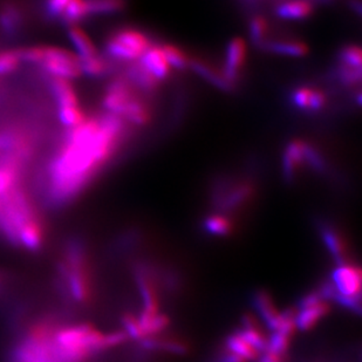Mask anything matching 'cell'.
Returning a JSON list of instances; mask_svg holds the SVG:
<instances>
[{
  "mask_svg": "<svg viewBox=\"0 0 362 362\" xmlns=\"http://www.w3.org/2000/svg\"><path fill=\"white\" fill-rule=\"evenodd\" d=\"M247 46L245 40L240 37L230 40L226 46V60L223 67V76L236 88L240 82L242 69L245 65Z\"/></svg>",
  "mask_w": 362,
  "mask_h": 362,
  "instance_id": "30bf717a",
  "label": "cell"
},
{
  "mask_svg": "<svg viewBox=\"0 0 362 362\" xmlns=\"http://www.w3.org/2000/svg\"><path fill=\"white\" fill-rule=\"evenodd\" d=\"M122 325L124 328V333L128 335V338L135 339L137 341L144 340V332L141 329L140 322L136 315L134 313H124L122 315Z\"/></svg>",
  "mask_w": 362,
  "mask_h": 362,
  "instance_id": "74e56055",
  "label": "cell"
},
{
  "mask_svg": "<svg viewBox=\"0 0 362 362\" xmlns=\"http://www.w3.org/2000/svg\"><path fill=\"white\" fill-rule=\"evenodd\" d=\"M161 47L171 69H180V71L189 69L190 57L182 48L173 44H163L161 45Z\"/></svg>",
  "mask_w": 362,
  "mask_h": 362,
  "instance_id": "836d02e7",
  "label": "cell"
},
{
  "mask_svg": "<svg viewBox=\"0 0 362 362\" xmlns=\"http://www.w3.org/2000/svg\"><path fill=\"white\" fill-rule=\"evenodd\" d=\"M270 37V24L263 16H255L250 21V39L256 47L260 46Z\"/></svg>",
  "mask_w": 362,
  "mask_h": 362,
  "instance_id": "4dcf8cb0",
  "label": "cell"
},
{
  "mask_svg": "<svg viewBox=\"0 0 362 362\" xmlns=\"http://www.w3.org/2000/svg\"><path fill=\"white\" fill-rule=\"evenodd\" d=\"M25 26L24 11L13 1H6L0 8V30L7 38H16Z\"/></svg>",
  "mask_w": 362,
  "mask_h": 362,
  "instance_id": "2e32d148",
  "label": "cell"
},
{
  "mask_svg": "<svg viewBox=\"0 0 362 362\" xmlns=\"http://www.w3.org/2000/svg\"><path fill=\"white\" fill-rule=\"evenodd\" d=\"M48 83H49V89H51L53 99L58 105V110L59 108H67V107L80 106L78 94L69 80L51 78Z\"/></svg>",
  "mask_w": 362,
  "mask_h": 362,
  "instance_id": "cb8c5ba5",
  "label": "cell"
},
{
  "mask_svg": "<svg viewBox=\"0 0 362 362\" xmlns=\"http://www.w3.org/2000/svg\"><path fill=\"white\" fill-rule=\"evenodd\" d=\"M224 346L231 352L236 353L237 356H242L243 359H245L247 362L256 361L260 354L250 345L249 342L245 341L237 331L233 332L231 334L226 337Z\"/></svg>",
  "mask_w": 362,
  "mask_h": 362,
  "instance_id": "83f0119b",
  "label": "cell"
},
{
  "mask_svg": "<svg viewBox=\"0 0 362 362\" xmlns=\"http://www.w3.org/2000/svg\"><path fill=\"white\" fill-rule=\"evenodd\" d=\"M137 318L140 322L141 329L144 332V339L148 337L162 334L170 324L169 317L162 312H158V313L141 312V315Z\"/></svg>",
  "mask_w": 362,
  "mask_h": 362,
  "instance_id": "484cf974",
  "label": "cell"
},
{
  "mask_svg": "<svg viewBox=\"0 0 362 362\" xmlns=\"http://www.w3.org/2000/svg\"><path fill=\"white\" fill-rule=\"evenodd\" d=\"M290 103L296 110L315 113L324 110L327 103V95L322 89L299 86L290 93Z\"/></svg>",
  "mask_w": 362,
  "mask_h": 362,
  "instance_id": "7c38bea8",
  "label": "cell"
},
{
  "mask_svg": "<svg viewBox=\"0 0 362 362\" xmlns=\"http://www.w3.org/2000/svg\"><path fill=\"white\" fill-rule=\"evenodd\" d=\"M189 69H192L197 76H201L202 79L209 82L216 88L221 89L223 92L231 93L236 89L226 79V76H223L222 71L215 69L203 59L190 58Z\"/></svg>",
  "mask_w": 362,
  "mask_h": 362,
  "instance_id": "d6986e66",
  "label": "cell"
},
{
  "mask_svg": "<svg viewBox=\"0 0 362 362\" xmlns=\"http://www.w3.org/2000/svg\"><path fill=\"white\" fill-rule=\"evenodd\" d=\"M313 12L315 5L308 0H283L276 7V16L284 21H303Z\"/></svg>",
  "mask_w": 362,
  "mask_h": 362,
  "instance_id": "7402d4cb",
  "label": "cell"
},
{
  "mask_svg": "<svg viewBox=\"0 0 362 362\" xmlns=\"http://www.w3.org/2000/svg\"><path fill=\"white\" fill-rule=\"evenodd\" d=\"M337 62L349 66L353 69H361V48L356 45H346L339 51L338 55H337Z\"/></svg>",
  "mask_w": 362,
  "mask_h": 362,
  "instance_id": "d590c367",
  "label": "cell"
},
{
  "mask_svg": "<svg viewBox=\"0 0 362 362\" xmlns=\"http://www.w3.org/2000/svg\"><path fill=\"white\" fill-rule=\"evenodd\" d=\"M305 141L300 139L291 140L284 149L281 158V173L287 183H292L297 177L300 168L304 165Z\"/></svg>",
  "mask_w": 362,
  "mask_h": 362,
  "instance_id": "5bb4252c",
  "label": "cell"
},
{
  "mask_svg": "<svg viewBox=\"0 0 362 362\" xmlns=\"http://www.w3.org/2000/svg\"><path fill=\"white\" fill-rule=\"evenodd\" d=\"M287 356H281L278 353L272 352L270 349H265L264 352L260 353L256 362H286Z\"/></svg>",
  "mask_w": 362,
  "mask_h": 362,
  "instance_id": "b9f144b4",
  "label": "cell"
},
{
  "mask_svg": "<svg viewBox=\"0 0 362 362\" xmlns=\"http://www.w3.org/2000/svg\"><path fill=\"white\" fill-rule=\"evenodd\" d=\"M67 33H69V40L74 45L79 58H86V57H92V55L99 54L100 52L96 48L95 44L93 42L92 39L86 33L79 25H69L67 26Z\"/></svg>",
  "mask_w": 362,
  "mask_h": 362,
  "instance_id": "4316f807",
  "label": "cell"
},
{
  "mask_svg": "<svg viewBox=\"0 0 362 362\" xmlns=\"http://www.w3.org/2000/svg\"><path fill=\"white\" fill-rule=\"evenodd\" d=\"M351 6H352L353 10L356 11V13L361 14V1L360 0H352V4H351Z\"/></svg>",
  "mask_w": 362,
  "mask_h": 362,
  "instance_id": "7bdbcfd3",
  "label": "cell"
},
{
  "mask_svg": "<svg viewBox=\"0 0 362 362\" xmlns=\"http://www.w3.org/2000/svg\"><path fill=\"white\" fill-rule=\"evenodd\" d=\"M80 67L82 74H86L90 78H103L108 76L113 71L112 60L107 58L106 55L96 54L86 58H79Z\"/></svg>",
  "mask_w": 362,
  "mask_h": 362,
  "instance_id": "d4e9b609",
  "label": "cell"
},
{
  "mask_svg": "<svg viewBox=\"0 0 362 362\" xmlns=\"http://www.w3.org/2000/svg\"><path fill=\"white\" fill-rule=\"evenodd\" d=\"M236 226L231 216L212 212L202 221V231L212 237H229L235 233Z\"/></svg>",
  "mask_w": 362,
  "mask_h": 362,
  "instance_id": "603a6c76",
  "label": "cell"
},
{
  "mask_svg": "<svg viewBox=\"0 0 362 362\" xmlns=\"http://www.w3.org/2000/svg\"><path fill=\"white\" fill-rule=\"evenodd\" d=\"M72 0H44L45 17L51 21L62 19L66 7Z\"/></svg>",
  "mask_w": 362,
  "mask_h": 362,
  "instance_id": "f35d334b",
  "label": "cell"
},
{
  "mask_svg": "<svg viewBox=\"0 0 362 362\" xmlns=\"http://www.w3.org/2000/svg\"><path fill=\"white\" fill-rule=\"evenodd\" d=\"M59 281L62 293L76 304L88 303L92 298V277L88 253L79 240L67 243L59 264Z\"/></svg>",
  "mask_w": 362,
  "mask_h": 362,
  "instance_id": "7a4b0ae2",
  "label": "cell"
},
{
  "mask_svg": "<svg viewBox=\"0 0 362 362\" xmlns=\"http://www.w3.org/2000/svg\"><path fill=\"white\" fill-rule=\"evenodd\" d=\"M139 60L158 81H163L170 76L171 67L162 51L161 45H151Z\"/></svg>",
  "mask_w": 362,
  "mask_h": 362,
  "instance_id": "ffe728a7",
  "label": "cell"
},
{
  "mask_svg": "<svg viewBox=\"0 0 362 362\" xmlns=\"http://www.w3.org/2000/svg\"><path fill=\"white\" fill-rule=\"evenodd\" d=\"M361 269L353 263L335 265L329 281L338 293L347 297H361Z\"/></svg>",
  "mask_w": 362,
  "mask_h": 362,
  "instance_id": "9c48e42d",
  "label": "cell"
},
{
  "mask_svg": "<svg viewBox=\"0 0 362 362\" xmlns=\"http://www.w3.org/2000/svg\"><path fill=\"white\" fill-rule=\"evenodd\" d=\"M18 51H19L21 62H28L31 65H40V62L44 58V46L21 48Z\"/></svg>",
  "mask_w": 362,
  "mask_h": 362,
  "instance_id": "ab89813d",
  "label": "cell"
},
{
  "mask_svg": "<svg viewBox=\"0 0 362 362\" xmlns=\"http://www.w3.org/2000/svg\"><path fill=\"white\" fill-rule=\"evenodd\" d=\"M304 165L310 168L317 174L325 175L328 173V163L322 151L317 149L313 144L305 141Z\"/></svg>",
  "mask_w": 362,
  "mask_h": 362,
  "instance_id": "f1b7e54d",
  "label": "cell"
},
{
  "mask_svg": "<svg viewBox=\"0 0 362 362\" xmlns=\"http://www.w3.org/2000/svg\"><path fill=\"white\" fill-rule=\"evenodd\" d=\"M39 66L51 78L72 80L82 74L79 57L55 46H44V58Z\"/></svg>",
  "mask_w": 362,
  "mask_h": 362,
  "instance_id": "8992f818",
  "label": "cell"
},
{
  "mask_svg": "<svg viewBox=\"0 0 362 362\" xmlns=\"http://www.w3.org/2000/svg\"><path fill=\"white\" fill-rule=\"evenodd\" d=\"M21 62V55L18 49L0 52V76H6L16 72Z\"/></svg>",
  "mask_w": 362,
  "mask_h": 362,
  "instance_id": "8d00e7d4",
  "label": "cell"
},
{
  "mask_svg": "<svg viewBox=\"0 0 362 362\" xmlns=\"http://www.w3.org/2000/svg\"><path fill=\"white\" fill-rule=\"evenodd\" d=\"M153 42L146 33L133 28H119L105 42L107 58L114 62H136Z\"/></svg>",
  "mask_w": 362,
  "mask_h": 362,
  "instance_id": "5b68a950",
  "label": "cell"
},
{
  "mask_svg": "<svg viewBox=\"0 0 362 362\" xmlns=\"http://www.w3.org/2000/svg\"><path fill=\"white\" fill-rule=\"evenodd\" d=\"M212 362H247L245 359H243L242 356H237L236 353L231 352L230 349H226L223 345L219 349L218 352L216 353L215 358Z\"/></svg>",
  "mask_w": 362,
  "mask_h": 362,
  "instance_id": "60d3db41",
  "label": "cell"
},
{
  "mask_svg": "<svg viewBox=\"0 0 362 362\" xmlns=\"http://www.w3.org/2000/svg\"><path fill=\"white\" fill-rule=\"evenodd\" d=\"M58 117L62 126H65L67 129L80 126L87 119L86 114L83 113V110H81L80 106L59 108Z\"/></svg>",
  "mask_w": 362,
  "mask_h": 362,
  "instance_id": "e575fe53",
  "label": "cell"
},
{
  "mask_svg": "<svg viewBox=\"0 0 362 362\" xmlns=\"http://www.w3.org/2000/svg\"><path fill=\"white\" fill-rule=\"evenodd\" d=\"M260 49L274 54L286 55L294 58L305 57L310 52L308 45L297 39H267L260 46Z\"/></svg>",
  "mask_w": 362,
  "mask_h": 362,
  "instance_id": "44dd1931",
  "label": "cell"
},
{
  "mask_svg": "<svg viewBox=\"0 0 362 362\" xmlns=\"http://www.w3.org/2000/svg\"><path fill=\"white\" fill-rule=\"evenodd\" d=\"M308 1H311L313 5H315V4H322V5H325V4H332L333 1H335V0H308Z\"/></svg>",
  "mask_w": 362,
  "mask_h": 362,
  "instance_id": "ee69618b",
  "label": "cell"
},
{
  "mask_svg": "<svg viewBox=\"0 0 362 362\" xmlns=\"http://www.w3.org/2000/svg\"><path fill=\"white\" fill-rule=\"evenodd\" d=\"M139 92L144 95L156 94L160 87V82L142 64L140 60L127 64L124 74H122Z\"/></svg>",
  "mask_w": 362,
  "mask_h": 362,
  "instance_id": "4fadbf2b",
  "label": "cell"
},
{
  "mask_svg": "<svg viewBox=\"0 0 362 362\" xmlns=\"http://www.w3.org/2000/svg\"><path fill=\"white\" fill-rule=\"evenodd\" d=\"M40 219L21 183L0 196V236L7 242L18 246L25 228Z\"/></svg>",
  "mask_w": 362,
  "mask_h": 362,
  "instance_id": "3957f363",
  "label": "cell"
},
{
  "mask_svg": "<svg viewBox=\"0 0 362 362\" xmlns=\"http://www.w3.org/2000/svg\"><path fill=\"white\" fill-rule=\"evenodd\" d=\"M317 229L322 238L325 247L334 260L335 265L353 263L351 262L349 242L341 233V230L326 219L317 221Z\"/></svg>",
  "mask_w": 362,
  "mask_h": 362,
  "instance_id": "ba28073f",
  "label": "cell"
},
{
  "mask_svg": "<svg viewBox=\"0 0 362 362\" xmlns=\"http://www.w3.org/2000/svg\"><path fill=\"white\" fill-rule=\"evenodd\" d=\"M245 341L249 342L257 352H264L267 349L269 335L260 327L259 320L255 315L245 313L240 319V328L237 329Z\"/></svg>",
  "mask_w": 362,
  "mask_h": 362,
  "instance_id": "e0dca14e",
  "label": "cell"
},
{
  "mask_svg": "<svg viewBox=\"0 0 362 362\" xmlns=\"http://www.w3.org/2000/svg\"><path fill=\"white\" fill-rule=\"evenodd\" d=\"M89 16H107L124 10V0H86Z\"/></svg>",
  "mask_w": 362,
  "mask_h": 362,
  "instance_id": "f546056e",
  "label": "cell"
},
{
  "mask_svg": "<svg viewBox=\"0 0 362 362\" xmlns=\"http://www.w3.org/2000/svg\"><path fill=\"white\" fill-rule=\"evenodd\" d=\"M127 134L126 121L106 112L66 129L44 171L45 204L62 208L81 195L117 155Z\"/></svg>",
  "mask_w": 362,
  "mask_h": 362,
  "instance_id": "6da1fadb",
  "label": "cell"
},
{
  "mask_svg": "<svg viewBox=\"0 0 362 362\" xmlns=\"http://www.w3.org/2000/svg\"><path fill=\"white\" fill-rule=\"evenodd\" d=\"M139 94L142 93L139 92L122 74L115 76L107 86L103 98L105 112L121 117L128 103Z\"/></svg>",
  "mask_w": 362,
  "mask_h": 362,
  "instance_id": "52a82bcc",
  "label": "cell"
},
{
  "mask_svg": "<svg viewBox=\"0 0 362 362\" xmlns=\"http://www.w3.org/2000/svg\"><path fill=\"white\" fill-rule=\"evenodd\" d=\"M331 312V304L328 301H319L305 308H297L296 327L301 332H308L327 317Z\"/></svg>",
  "mask_w": 362,
  "mask_h": 362,
  "instance_id": "ac0fdd59",
  "label": "cell"
},
{
  "mask_svg": "<svg viewBox=\"0 0 362 362\" xmlns=\"http://www.w3.org/2000/svg\"><path fill=\"white\" fill-rule=\"evenodd\" d=\"M251 304L256 310L257 317L264 322L267 329L277 331L281 326V312L278 310L274 297L267 290H257L251 296Z\"/></svg>",
  "mask_w": 362,
  "mask_h": 362,
  "instance_id": "8fae6325",
  "label": "cell"
},
{
  "mask_svg": "<svg viewBox=\"0 0 362 362\" xmlns=\"http://www.w3.org/2000/svg\"><path fill=\"white\" fill-rule=\"evenodd\" d=\"M256 195V185L249 178L221 176L212 182L210 204L214 211L231 216Z\"/></svg>",
  "mask_w": 362,
  "mask_h": 362,
  "instance_id": "277c9868",
  "label": "cell"
},
{
  "mask_svg": "<svg viewBox=\"0 0 362 362\" xmlns=\"http://www.w3.org/2000/svg\"><path fill=\"white\" fill-rule=\"evenodd\" d=\"M140 345L148 352H167L176 356H187L190 352V345L183 339L168 335H154L141 340Z\"/></svg>",
  "mask_w": 362,
  "mask_h": 362,
  "instance_id": "9a60e30c",
  "label": "cell"
},
{
  "mask_svg": "<svg viewBox=\"0 0 362 362\" xmlns=\"http://www.w3.org/2000/svg\"><path fill=\"white\" fill-rule=\"evenodd\" d=\"M88 17V8H87L86 0H72L64 11L60 21L69 26V25H79V23Z\"/></svg>",
  "mask_w": 362,
  "mask_h": 362,
  "instance_id": "1f68e13d",
  "label": "cell"
},
{
  "mask_svg": "<svg viewBox=\"0 0 362 362\" xmlns=\"http://www.w3.org/2000/svg\"><path fill=\"white\" fill-rule=\"evenodd\" d=\"M334 79L341 83L345 87L353 88L354 86H359L361 82L362 71L361 69H353L349 66L342 65L340 62H337L334 71H333Z\"/></svg>",
  "mask_w": 362,
  "mask_h": 362,
  "instance_id": "d6a6232c",
  "label": "cell"
}]
</instances>
